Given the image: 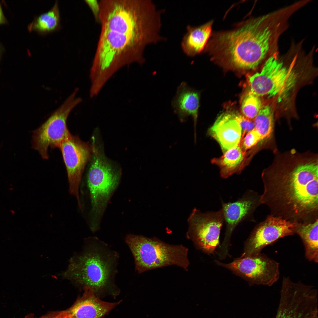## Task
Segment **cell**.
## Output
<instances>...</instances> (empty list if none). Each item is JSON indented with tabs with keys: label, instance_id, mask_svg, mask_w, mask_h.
Listing matches in <instances>:
<instances>
[{
	"label": "cell",
	"instance_id": "obj_1",
	"mask_svg": "<svg viewBox=\"0 0 318 318\" xmlns=\"http://www.w3.org/2000/svg\"><path fill=\"white\" fill-rule=\"evenodd\" d=\"M261 178L259 202L269 208L270 215L298 223L318 219L317 154L294 149L279 154Z\"/></svg>",
	"mask_w": 318,
	"mask_h": 318
},
{
	"label": "cell",
	"instance_id": "obj_2",
	"mask_svg": "<svg viewBox=\"0 0 318 318\" xmlns=\"http://www.w3.org/2000/svg\"><path fill=\"white\" fill-rule=\"evenodd\" d=\"M288 27L284 17L274 11L243 21L232 30L213 33L205 49L235 67L254 69L279 53V39Z\"/></svg>",
	"mask_w": 318,
	"mask_h": 318
},
{
	"label": "cell",
	"instance_id": "obj_3",
	"mask_svg": "<svg viewBox=\"0 0 318 318\" xmlns=\"http://www.w3.org/2000/svg\"><path fill=\"white\" fill-rule=\"evenodd\" d=\"M98 19L101 29L135 38L147 46L167 40L161 34L164 10L151 0H101Z\"/></svg>",
	"mask_w": 318,
	"mask_h": 318
},
{
	"label": "cell",
	"instance_id": "obj_4",
	"mask_svg": "<svg viewBox=\"0 0 318 318\" xmlns=\"http://www.w3.org/2000/svg\"><path fill=\"white\" fill-rule=\"evenodd\" d=\"M118 253L95 237L85 239L83 250L70 259L64 278L83 287L92 288L97 296L117 295L115 284Z\"/></svg>",
	"mask_w": 318,
	"mask_h": 318
},
{
	"label": "cell",
	"instance_id": "obj_5",
	"mask_svg": "<svg viewBox=\"0 0 318 318\" xmlns=\"http://www.w3.org/2000/svg\"><path fill=\"white\" fill-rule=\"evenodd\" d=\"M147 46L132 37L101 29L90 71V97L97 95L111 77L123 67L133 63L143 64Z\"/></svg>",
	"mask_w": 318,
	"mask_h": 318
},
{
	"label": "cell",
	"instance_id": "obj_6",
	"mask_svg": "<svg viewBox=\"0 0 318 318\" xmlns=\"http://www.w3.org/2000/svg\"><path fill=\"white\" fill-rule=\"evenodd\" d=\"M133 256L138 273L171 265L188 270V249L182 245L165 243L156 238L129 234L125 238Z\"/></svg>",
	"mask_w": 318,
	"mask_h": 318
},
{
	"label": "cell",
	"instance_id": "obj_7",
	"mask_svg": "<svg viewBox=\"0 0 318 318\" xmlns=\"http://www.w3.org/2000/svg\"><path fill=\"white\" fill-rule=\"evenodd\" d=\"M298 51L292 49V59L287 66L279 54L269 58L261 71L248 77L251 93L260 97L278 96L281 101L289 94L297 82V75L294 70Z\"/></svg>",
	"mask_w": 318,
	"mask_h": 318
},
{
	"label": "cell",
	"instance_id": "obj_8",
	"mask_svg": "<svg viewBox=\"0 0 318 318\" xmlns=\"http://www.w3.org/2000/svg\"><path fill=\"white\" fill-rule=\"evenodd\" d=\"M92 160L87 175V183L91 203L90 228L97 230L107 204L117 187L120 177L106 160L95 145L93 146Z\"/></svg>",
	"mask_w": 318,
	"mask_h": 318
},
{
	"label": "cell",
	"instance_id": "obj_9",
	"mask_svg": "<svg viewBox=\"0 0 318 318\" xmlns=\"http://www.w3.org/2000/svg\"><path fill=\"white\" fill-rule=\"evenodd\" d=\"M78 90L76 88L61 105L34 131L32 146L43 158L48 159L49 148H59L61 144L71 135L67 126V121L71 111L82 101L81 97H76Z\"/></svg>",
	"mask_w": 318,
	"mask_h": 318
},
{
	"label": "cell",
	"instance_id": "obj_10",
	"mask_svg": "<svg viewBox=\"0 0 318 318\" xmlns=\"http://www.w3.org/2000/svg\"><path fill=\"white\" fill-rule=\"evenodd\" d=\"M317 291L311 285L282 280L275 318H318Z\"/></svg>",
	"mask_w": 318,
	"mask_h": 318
},
{
	"label": "cell",
	"instance_id": "obj_11",
	"mask_svg": "<svg viewBox=\"0 0 318 318\" xmlns=\"http://www.w3.org/2000/svg\"><path fill=\"white\" fill-rule=\"evenodd\" d=\"M224 222L222 208L218 211L205 213L195 208L188 219L187 238L196 247L208 254L214 253L219 246L221 227Z\"/></svg>",
	"mask_w": 318,
	"mask_h": 318
},
{
	"label": "cell",
	"instance_id": "obj_12",
	"mask_svg": "<svg viewBox=\"0 0 318 318\" xmlns=\"http://www.w3.org/2000/svg\"><path fill=\"white\" fill-rule=\"evenodd\" d=\"M247 281L250 285L271 286L279 279V264L266 255L258 254L241 256L228 264L215 261Z\"/></svg>",
	"mask_w": 318,
	"mask_h": 318
},
{
	"label": "cell",
	"instance_id": "obj_13",
	"mask_svg": "<svg viewBox=\"0 0 318 318\" xmlns=\"http://www.w3.org/2000/svg\"><path fill=\"white\" fill-rule=\"evenodd\" d=\"M59 148L66 168L69 192L76 198L81 208L79 187L85 167L92 157L93 145L71 135L61 144Z\"/></svg>",
	"mask_w": 318,
	"mask_h": 318
},
{
	"label": "cell",
	"instance_id": "obj_14",
	"mask_svg": "<svg viewBox=\"0 0 318 318\" xmlns=\"http://www.w3.org/2000/svg\"><path fill=\"white\" fill-rule=\"evenodd\" d=\"M297 223L281 217L268 215L252 231L245 242L241 256L259 254L265 246L279 239L295 234Z\"/></svg>",
	"mask_w": 318,
	"mask_h": 318
},
{
	"label": "cell",
	"instance_id": "obj_15",
	"mask_svg": "<svg viewBox=\"0 0 318 318\" xmlns=\"http://www.w3.org/2000/svg\"><path fill=\"white\" fill-rule=\"evenodd\" d=\"M260 196L255 192L247 191L240 198L233 202H222L226 230L223 242L220 247L218 255L223 259L228 255L230 241L236 227L243 221L252 220L253 213L260 204Z\"/></svg>",
	"mask_w": 318,
	"mask_h": 318
},
{
	"label": "cell",
	"instance_id": "obj_16",
	"mask_svg": "<svg viewBox=\"0 0 318 318\" xmlns=\"http://www.w3.org/2000/svg\"><path fill=\"white\" fill-rule=\"evenodd\" d=\"M210 135L220 145L225 153L240 141L242 130L235 113L224 112L217 118L209 130Z\"/></svg>",
	"mask_w": 318,
	"mask_h": 318
},
{
	"label": "cell",
	"instance_id": "obj_17",
	"mask_svg": "<svg viewBox=\"0 0 318 318\" xmlns=\"http://www.w3.org/2000/svg\"><path fill=\"white\" fill-rule=\"evenodd\" d=\"M84 293L70 309L74 318H102L121 302H109L101 300L91 288L84 289Z\"/></svg>",
	"mask_w": 318,
	"mask_h": 318
},
{
	"label": "cell",
	"instance_id": "obj_18",
	"mask_svg": "<svg viewBox=\"0 0 318 318\" xmlns=\"http://www.w3.org/2000/svg\"><path fill=\"white\" fill-rule=\"evenodd\" d=\"M199 95L190 87L187 83L182 82L178 87L176 93L172 102L175 113L181 122H185L191 116L193 119L195 134L198 109Z\"/></svg>",
	"mask_w": 318,
	"mask_h": 318
},
{
	"label": "cell",
	"instance_id": "obj_19",
	"mask_svg": "<svg viewBox=\"0 0 318 318\" xmlns=\"http://www.w3.org/2000/svg\"><path fill=\"white\" fill-rule=\"evenodd\" d=\"M213 21L198 26L188 25L181 41L182 49L186 56L193 57L205 50L211 34Z\"/></svg>",
	"mask_w": 318,
	"mask_h": 318
},
{
	"label": "cell",
	"instance_id": "obj_20",
	"mask_svg": "<svg viewBox=\"0 0 318 318\" xmlns=\"http://www.w3.org/2000/svg\"><path fill=\"white\" fill-rule=\"evenodd\" d=\"M248 155L242 149L240 141L224 153L222 156L211 160L220 169L221 177L226 178L235 174L240 173L247 163Z\"/></svg>",
	"mask_w": 318,
	"mask_h": 318
},
{
	"label": "cell",
	"instance_id": "obj_21",
	"mask_svg": "<svg viewBox=\"0 0 318 318\" xmlns=\"http://www.w3.org/2000/svg\"><path fill=\"white\" fill-rule=\"evenodd\" d=\"M318 219L312 223H297L295 233L301 238L305 250V255L310 261L318 262Z\"/></svg>",
	"mask_w": 318,
	"mask_h": 318
},
{
	"label": "cell",
	"instance_id": "obj_22",
	"mask_svg": "<svg viewBox=\"0 0 318 318\" xmlns=\"http://www.w3.org/2000/svg\"><path fill=\"white\" fill-rule=\"evenodd\" d=\"M60 27V16L58 2L47 11L36 16L29 25V31L45 34L56 31Z\"/></svg>",
	"mask_w": 318,
	"mask_h": 318
},
{
	"label": "cell",
	"instance_id": "obj_23",
	"mask_svg": "<svg viewBox=\"0 0 318 318\" xmlns=\"http://www.w3.org/2000/svg\"><path fill=\"white\" fill-rule=\"evenodd\" d=\"M254 120V129L260 137L262 144L271 137L274 130V115L270 106H262Z\"/></svg>",
	"mask_w": 318,
	"mask_h": 318
},
{
	"label": "cell",
	"instance_id": "obj_24",
	"mask_svg": "<svg viewBox=\"0 0 318 318\" xmlns=\"http://www.w3.org/2000/svg\"><path fill=\"white\" fill-rule=\"evenodd\" d=\"M260 97L249 92L244 97L241 103L242 112L245 117L253 120L262 107Z\"/></svg>",
	"mask_w": 318,
	"mask_h": 318
},
{
	"label": "cell",
	"instance_id": "obj_25",
	"mask_svg": "<svg viewBox=\"0 0 318 318\" xmlns=\"http://www.w3.org/2000/svg\"><path fill=\"white\" fill-rule=\"evenodd\" d=\"M242 135L241 142V147L245 151H246L258 144L261 145L260 137L254 128L247 133L245 137Z\"/></svg>",
	"mask_w": 318,
	"mask_h": 318
},
{
	"label": "cell",
	"instance_id": "obj_26",
	"mask_svg": "<svg viewBox=\"0 0 318 318\" xmlns=\"http://www.w3.org/2000/svg\"><path fill=\"white\" fill-rule=\"evenodd\" d=\"M236 119L238 122L242 130V134L245 135L254 128V120L247 118L239 114H236Z\"/></svg>",
	"mask_w": 318,
	"mask_h": 318
},
{
	"label": "cell",
	"instance_id": "obj_27",
	"mask_svg": "<svg viewBox=\"0 0 318 318\" xmlns=\"http://www.w3.org/2000/svg\"><path fill=\"white\" fill-rule=\"evenodd\" d=\"M40 318H74L69 310L53 313Z\"/></svg>",
	"mask_w": 318,
	"mask_h": 318
},
{
	"label": "cell",
	"instance_id": "obj_28",
	"mask_svg": "<svg viewBox=\"0 0 318 318\" xmlns=\"http://www.w3.org/2000/svg\"><path fill=\"white\" fill-rule=\"evenodd\" d=\"M85 1L90 7L95 16L98 19L100 11L99 2L96 0H86Z\"/></svg>",
	"mask_w": 318,
	"mask_h": 318
},
{
	"label": "cell",
	"instance_id": "obj_29",
	"mask_svg": "<svg viewBox=\"0 0 318 318\" xmlns=\"http://www.w3.org/2000/svg\"><path fill=\"white\" fill-rule=\"evenodd\" d=\"M5 22V19L0 6V24L4 23Z\"/></svg>",
	"mask_w": 318,
	"mask_h": 318
}]
</instances>
